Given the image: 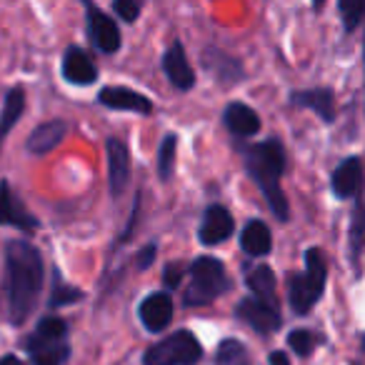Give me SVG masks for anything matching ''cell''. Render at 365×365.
I'll use <instances>...</instances> for the list:
<instances>
[{
  "label": "cell",
  "instance_id": "cell-6",
  "mask_svg": "<svg viewBox=\"0 0 365 365\" xmlns=\"http://www.w3.org/2000/svg\"><path fill=\"white\" fill-rule=\"evenodd\" d=\"M203 358L198 338L188 330H178L165 340L150 345L143 355V365H195Z\"/></svg>",
  "mask_w": 365,
  "mask_h": 365
},
{
  "label": "cell",
  "instance_id": "cell-9",
  "mask_svg": "<svg viewBox=\"0 0 365 365\" xmlns=\"http://www.w3.org/2000/svg\"><path fill=\"white\" fill-rule=\"evenodd\" d=\"M108 153V178H110V193L120 198L125 190L128 180H130V150L123 140L110 138L106 145Z\"/></svg>",
  "mask_w": 365,
  "mask_h": 365
},
{
  "label": "cell",
  "instance_id": "cell-28",
  "mask_svg": "<svg viewBox=\"0 0 365 365\" xmlns=\"http://www.w3.org/2000/svg\"><path fill=\"white\" fill-rule=\"evenodd\" d=\"M350 245H353V260L358 265L360 258V248H363V203H355V213H353V230H350Z\"/></svg>",
  "mask_w": 365,
  "mask_h": 365
},
{
  "label": "cell",
  "instance_id": "cell-4",
  "mask_svg": "<svg viewBox=\"0 0 365 365\" xmlns=\"http://www.w3.org/2000/svg\"><path fill=\"white\" fill-rule=\"evenodd\" d=\"M325 278H328V263L320 248L305 250V273L293 275L290 280V308L298 315H305L313 310V305L320 300L325 290Z\"/></svg>",
  "mask_w": 365,
  "mask_h": 365
},
{
  "label": "cell",
  "instance_id": "cell-13",
  "mask_svg": "<svg viewBox=\"0 0 365 365\" xmlns=\"http://www.w3.org/2000/svg\"><path fill=\"white\" fill-rule=\"evenodd\" d=\"M140 323L145 325L150 333H160L165 330V325L173 320V300L168 293H153L138 308Z\"/></svg>",
  "mask_w": 365,
  "mask_h": 365
},
{
  "label": "cell",
  "instance_id": "cell-31",
  "mask_svg": "<svg viewBox=\"0 0 365 365\" xmlns=\"http://www.w3.org/2000/svg\"><path fill=\"white\" fill-rule=\"evenodd\" d=\"M182 275H185V265L182 263H170V265H165V270H163V278H165L168 288H178Z\"/></svg>",
  "mask_w": 365,
  "mask_h": 365
},
{
  "label": "cell",
  "instance_id": "cell-32",
  "mask_svg": "<svg viewBox=\"0 0 365 365\" xmlns=\"http://www.w3.org/2000/svg\"><path fill=\"white\" fill-rule=\"evenodd\" d=\"M153 255H155V245H148L145 250H140V255H138V268H148V265L153 263Z\"/></svg>",
  "mask_w": 365,
  "mask_h": 365
},
{
  "label": "cell",
  "instance_id": "cell-15",
  "mask_svg": "<svg viewBox=\"0 0 365 365\" xmlns=\"http://www.w3.org/2000/svg\"><path fill=\"white\" fill-rule=\"evenodd\" d=\"M360 180H363V165H360V158H345L333 173V193L338 195L340 200L353 198L355 193L360 190Z\"/></svg>",
  "mask_w": 365,
  "mask_h": 365
},
{
  "label": "cell",
  "instance_id": "cell-16",
  "mask_svg": "<svg viewBox=\"0 0 365 365\" xmlns=\"http://www.w3.org/2000/svg\"><path fill=\"white\" fill-rule=\"evenodd\" d=\"M290 103L300 108H310L323 123L335 120V98L330 88H315V91H298L290 96Z\"/></svg>",
  "mask_w": 365,
  "mask_h": 365
},
{
  "label": "cell",
  "instance_id": "cell-22",
  "mask_svg": "<svg viewBox=\"0 0 365 365\" xmlns=\"http://www.w3.org/2000/svg\"><path fill=\"white\" fill-rule=\"evenodd\" d=\"M23 110H26V93L23 88H11L6 93V103H3V113H0V145L6 140V135L13 130L18 120H21Z\"/></svg>",
  "mask_w": 365,
  "mask_h": 365
},
{
  "label": "cell",
  "instance_id": "cell-26",
  "mask_svg": "<svg viewBox=\"0 0 365 365\" xmlns=\"http://www.w3.org/2000/svg\"><path fill=\"white\" fill-rule=\"evenodd\" d=\"M78 300H83V290L66 285L61 280V275H58V270H56V280H53V293H51V305H53V308H58V305H71V303H78Z\"/></svg>",
  "mask_w": 365,
  "mask_h": 365
},
{
  "label": "cell",
  "instance_id": "cell-20",
  "mask_svg": "<svg viewBox=\"0 0 365 365\" xmlns=\"http://www.w3.org/2000/svg\"><path fill=\"white\" fill-rule=\"evenodd\" d=\"M240 245L248 255L260 258V255H268L273 248V240H270V230L263 220H250L248 225L240 233Z\"/></svg>",
  "mask_w": 365,
  "mask_h": 365
},
{
  "label": "cell",
  "instance_id": "cell-19",
  "mask_svg": "<svg viewBox=\"0 0 365 365\" xmlns=\"http://www.w3.org/2000/svg\"><path fill=\"white\" fill-rule=\"evenodd\" d=\"M66 123L63 120H48L43 125H38L36 130L28 138V150L36 153V155H43V153H51L53 148L61 145V140L66 138Z\"/></svg>",
  "mask_w": 365,
  "mask_h": 365
},
{
  "label": "cell",
  "instance_id": "cell-34",
  "mask_svg": "<svg viewBox=\"0 0 365 365\" xmlns=\"http://www.w3.org/2000/svg\"><path fill=\"white\" fill-rule=\"evenodd\" d=\"M0 365H23V360H18V355H3Z\"/></svg>",
  "mask_w": 365,
  "mask_h": 365
},
{
  "label": "cell",
  "instance_id": "cell-12",
  "mask_svg": "<svg viewBox=\"0 0 365 365\" xmlns=\"http://www.w3.org/2000/svg\"><path fill=\"white\" fill-rule=\"evenodd\" d=\"M63 78L73 86H91L98 78V68L83 48L71 46L63 56Z\"/></svg>",
  "mask_w": 365,
  "mask_h": 365
},
{
  "label": "cell",
  "instance_id": "cell-7",
  "mask_svg": "<svg viewBox=\"0 0 365 365\" xmlns=\"http://www.w3.org/2000/svg\"><path fill=\"white\" fill-rule=\"evenodd\" d=\"M86 18H88V36L96 43L98 51L103 53H115L120 48V31L118 26L93 3L86 6Z\"/></svg>",
  "mask_w": 365,
  "mask_h": 365
},
{
  "label": "cell",
  "instance_id": "cell-27",
  "mask_svg": "<svg viewBox=\"0 0 365 365\" xmlns=\"http://www.w3.org/2000/svg\"><path fill=\"white\" fill-rule=\"evenodd\" d=\"M288 343H290V348L295 350L298 355H310L315 348H318L323 340L318 338L315 333H310V330H293V333L288 335Z\"/></svg>",
  "mask_w": 365,
  "mask_h": 365
},
{
  "label": "cell",
  "instance_id": "cell-30",
  "mask_svg": "<svg viewBox=\"0 0 365 365\" xmlns=\"http://www.w3.org/2000/svg\"><path fill=\"white\" fill-rule=\"evenodd\" d=\"M113 11L125 23H135L138 16H140V3H135V0H115V3H113Z\"/></svg>",
  "mask_w": 365,
  "mask_h": 365
},
{
  "label": "cell",
  "instance_id": "cell-25",
  "mask_svg": "<svg viewBox=\"0 0 365 365\" xmlns=\"http://www.w3.org/2000/svg\"><path fill=\"white\" fill-rule=\"evenodd\" d=\"M175 148L178 138L173 133H168L160 143V150H158V175H160V180H170L173 165H175Z\"/></svg>",
  "mask_w": 365,
  "mask_h": 365
},
{
  "label": "cell",
  "instance_id": "cell-17",
  "mask_svg": "<svg viewBox=\"0 0 365 365\" xmlns=\"http://www.w3.org/2000/svg\"><path fill=\"white\" fill-rule=\"evenodd\" d=\"M98 101L113 110H130V113H150L153 106L145 96L130 91V88H103Z\"/></svg>",
  "mask_w": 365,
  "mask_h": 365
},
{
  "label": "cell",
  "instance_id": "cell-8",
  "mask_svg": "<svg viewBox=\"0 0 365 365\" xmlns=\"http://www.w3.org/2000/svg\"><path fill=\"white\" fill-rule=\"evenodd\" d=\"M235 315L238 320L248 323L253 330L258 333H275L280 328V315L275 310V305H268V303H260L255 298H243L238 305H235Z\"/></svg>",
  "mask_w": 365,
  "mask_h": 365
},
{
  "label": "cell",
  "instance_id": "cell-5",
  "mask_svg": "<svg viewBox=\"0 0 365 365\" xmlns=\"http://www.w3.org/2000/svg\"><path fill=\"white\" fill-rule=\"evenodd\" d=\"M68 325L63 318L48 315L38 323V328L28 335L26 350L31 355L33 365H63L71 355V348L66 343Z\"/></svg>",
  "mask_w": 365,
  "mask_h": 365
},
{
  "label": "cell",
  "instance_id": "cell-11",
  "mask_svg": "<svg viewBox=\"0 0 365 365\" xmlns=\"http://www.w3.org/2000/svg\"><path fill=\"white\" fill-rule=\"evenodd\" d=\"M233 235V215L223 208V205H210L203 215L198 238L205 245H218Z\"/></svg>",
  "mask_w": 365,
  "mask_h": 365
},
{
  "label": "cell",
  "instance_id": "cell-14",
  "mask_svg": "<svg viewBox=\"0 0 365 365\" xmlns=\"http://www.w3.org/2000/svg\"><path fill=\"white\" fill-rule=\"evenodd\" d=\"M163 71H165V76L170 78V83L178 91H190L195 86V73L190 68L180 43H173L165 51V56H163Z\"/></svg>",
  "mask_w": 365,
  "mask_h": 365
},
{
  "label": "cell",
  "instance_id": "cell-1",
  "mask_svg": "<svg viewBox=\"0 0 365 365\" xmlns=\"http://www.w3.org/2000/svg\"><path fill=\"white\" fill-rule=\"evenodd\" d=\"M43 293V258L28 240H11L6 245L3 273V315L13 325H23L36 310Z\"/></svg>",
  "mask_w": 365,
  "mask_h": 365
},
{
  "label": "cell",
  "instance_id": "cell-33",
  "mask_svg": "<svg viewBox=\"0 0 365 365\" xmlns=\"http://www.w3.org/2000/svg\"><path fill=\"white\" fill-rule=\"evenodd\" d=\"M270 365H290V360H288V355H285V353L275 350V353L270 355Z\"/></svg>",
  "mask_w": 365,
  "mask_h": 365
},
{
  "label": "cell",
  "instance_id": "cell-24",
  "mask_svg": "<svg viewBox=\"0 0 365 365\" xmlns=\"http://www.w3.org/2000/svg\"><path fill=\"white\" fill-rule=\"evenodd\" d=\"M215 365H250L248 350L235 338L223 340V343L218 345V353H215Z\"/></svg>",
  "mask_w": 365,
  "mask_h": 365
},
{
  "label": "cell",
  "instance_id": "cell-18",
  "mask_svg": "<svg viewBox=\"0 0 365 365\" xmlns=\"http://www.w3.org/2000/svg\"><path fill=\"white\" fill-rule=\"evenodd\" d=\"M223 123H225V128L238 138H250L260 130L258 113L245 106V103H230L223 113Z\"/></svg>",
  "mask_w": 365,
  "mask_h": 365
},
{
  "label": "cell",
  "instance_id": "cell-21",
  "mask_svg": "<svg viewBox=\"0 0 365 365\" xmlns=\"http://www.w3.org/2000/svg\"><path fill=\"white\" fill-rule=\"evenodd\" d=\"M245 283L253 290V298L260 303H275V275L268 265H253L245 270Z\"/></svg>",
  "mask_w": 365,
  "mask_h": 365
},
{
  "label": "cell",
  "instance_id": "cell-29",
  "mask_svg": "<svg viewBox=\"0 0 365 365\" xmlns=\"http://www.w3.org/2000/svg\"><path fill=\"white\" fill-rule=\"evenodd\" d=\"M340 13H343V23H345V31H355L365 13L363 3H340Z\"/></svg>",
  "mask_w": 365,
  "mask_h": 365
},
{
  "label": "cell",
  "instance_id": "cell-2",
  "mask_svg": "<svg viewBox=\"0 0 365 365\" xmlns=\"http://www.w3.org/2000/svg\"><path fill=\"white\" fill-rule=\"evenodd\" d=\"M243 165L245 173L255 180V185L260 188L263 198L268 200L270 210L275 213L278 220H288V200L280 188V175L285 170V150L280 145V140L270 138L265 143H255V145L243 148Z\"/></svg>",
  "mask_w": 365,
  "mask_h": 365
},
{
  "label": "cell",
  "instance_id": "cell-23",
  "mask_svg": "<svg viewBox=\"0 0 365 365\" xmlns=\"http://www.w3.org/2000/svg\"><path fill=\"white\" fill-rule=\"evenodd\" d=\"M203 66L218 78L220 83H235L243 78V68L235 58H228L225 53L218 51H208L203 53Z\"/></svg>",
  "mask_w": 365,
  "mask_h": 365
},
{
  "label": "cell",
  "instance_id": "cell-3",
  "mask_svg": "<svg viewBox=\"0 0 365 365\" xmlns=\"http://www.w3.org/2000/svg\"><path fill=\"white\" fill-rule=\"evenodd\" d=\"M188 270H190V285L185 288L182 303L190 305V308L213 303L218 295H223L230 288V280L223 263L218 258H213V255L195 258Z\"/></svg>",
  "mask_w": 365,
  "mask_h": 365
},
{
  "label": "cell",
  "instance_id": "cell-10",
  "mask_svg": "<svg viewBox=\"0 0 365 365\" xmlns=\"http://www.w3.org/2000/svg\"><path fill=\"white\" fill-rule=\"evenodd\" d=\"M0 225H11L18 230H36L38 218L31 215L16 198L8 180H0Z\"/></svg>",
  "mask_w": 365,
  "mask_h": 365
}]
</instances>
